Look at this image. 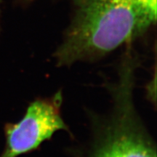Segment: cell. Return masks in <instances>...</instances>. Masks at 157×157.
<instances>
[{
	"label": "cell",
	"mask_w": 157,
	"mask_h": 157,
	"mask_svg": "<svg viewBox=\"0 0 157 157\" xmlns=\"http://www.w3.org/2000/svg\"><path fill=\"white\" fill-rule=\"evenodd\" d=\"M0 2H1V0H0Z\"/></svg>",
	"instance_id": "4"
},
{
	"label": "cell",
	"mask_w": 157,
	"mask_h": 157,
	"mask_svg": "<svg viewBox=\"0 0 157 157\" xmlns=\"http://www.w3.org/2000/svg\"><path fill=\"white\" fill-rule=\"evenodd\" d=\"M157 0H73V13L54 53L58 66L93 62L146 32Z\"/></svg>",
	"instance_id": "1"
},
{
	"label": "cell",
	"mask_w": 157,
	"mask_h": 157,
	"mask_svg": "<svg viewBox=\"0 0 157 157\" xmlns=\"http://www.w3.org/2000/svg\"><path fill=\"white\" fill-rule=\"evenodd\" d=\"M137 64L138 59L127 51L119 66L118 81L111 87V111L98 127L90 157H156L155 143L133 99Z\"/></svg>",
	"instance_id": "2"
},
{
	"label": "cell",
	"mask_w": 157,
	"mask_h": 157,
	"mask_svg": "<svg viewBox=\"0 0 157 157\" xmlns=\"http://www.w3.org/2000/svg\"><path fill=\"white\" fill-rule=\"evenodd\" d=\"M63 97L59 91L29 104L22 119L5 126V144L0 157H18L36 150L55 133L68 131L61 115Z\"/></svg>",
	"instance_id": "3"
}]
</instances>
